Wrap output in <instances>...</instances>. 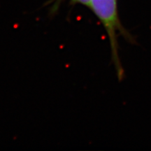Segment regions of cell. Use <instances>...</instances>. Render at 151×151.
I'll return each instance as SVG.
<instances>
[{
    "instance_id": "obj_2",
    "label": "cell",
    "mask_w": 151,
    "mask_h": 151,
    "mask_svg": "<svg viewBox=\"0 0 151 151\" xmlns=\"http://www.w3.org/2000/svg\"><path fill=\"white\" fill-rule=\"evenodd\" d=\"M70 2L73 5L81 4L83 6H88L89 8L90 3H91V0H70ZM60 3H61V0H55V4L52 6V13H55L58 11V8L59 7Z\"/></svg>"
},
{
    "instance_id": "obj_1",
    "label": "cell",
    "mask_w": 151,
    "mask_h": 151,
    "mask_svg": "<svg viewBox=\"0 0 151 151\" xmlns=\"http://www.w3.org/2000/svg\"><path fill=\"white\" fill-rule=\"evenodd\" d=\"M89 9L102 24L108 36L111 48V61L118 80L124 77V71L119 55V37L124 38L131 44L136 43L134 37L124 27L118 14V0H91Z\"/></svg>"
}]
</instances>
